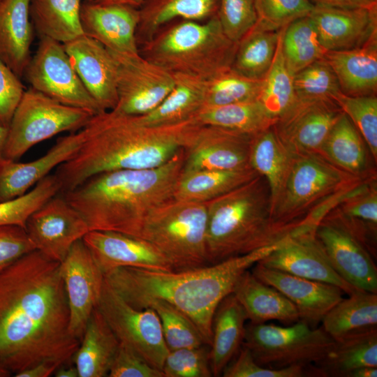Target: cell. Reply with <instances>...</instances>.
I'll use <instances>...</instances> for the list:
<instances>
[{
  "instance_id": "6da1fadb",
  "label": "cell",
  "mask_w": 377,
  "mask_h": 377,
  "mask_svg": "<svg viewBox=\"0 0 377 377\" xmlns=\"http://www.w3.org/2000/svg\"><path fill=\"white\" fill-rule=\"evenodd\" d=\"M69 322L60 263L34 250L0 272V367L71 363L80 341Z\"/></svg>"
},
{
  "instance_id": "7a4b0ae2",
  "label": "cell",
  "mask_w": 377,
  "mask_h": 377,
  "mask_svg": "<svg viewBox=\"0 0 377 377\" xmlns=\"http://www.w3.org/2000/svg\"><path fill=\"white\" fill-rule=\"evenodd\" d=\"M200 124L194 119L175 124L150 126L137 116L107 110L93 115L81 129L77 154L55 169L59 193L89 177L118 170H143L165 163L191 140Z\"/></svg>"
},
{
  "instance_id": "3957f363",
  "label": "cell",
  "mask_w": 377,
  "mask_h": 377,
  "mask_svg": "<svg viewBox=\"0 0 377 377\" xmlns=\"http://www.w3.org/2000/svg\"><path fill=\"white\" fill-rule=\"evenodd\" d=\"M278 243L217 263L179 272L119 267L104 273V280L136 309H145L151 300L171 304L193 321L205 342L210 345L213 316L219 304L232 293L239 276L269 255Z\"/></svg>"
},
{
  "instance_id": "277c9868",
  "label": "cell",
  "mask_w": 377,
  "mask_h": 377,
  "mask_svg": "<svg viewBox=\"0 0 377 377\" xmlns=\"http://www.w3.org/2000/svg\"><path fill=\"white\" fill-rule=\"evenodd\" d=\"M184 160L182 149L161 166L102 172L60 194L83 216L89 231L140 237L147 216L174 198Z\"/></svg>"
},
{
  "instance_id": "5b68a950",
  "label": "cell",
  "mask_w": 377,
  "mask_h": 377,
  "mask_svg": "<svg viewBox=\"0 0 377 377\" xmlns=\"http://www.w3.org/2000/svg\"><path fill=\"white\" fill-rule=\"evenodd\" d=\"M207 209L209 265L276 244L295 230L274 223L269 188L260 175L207 202Z\"/></svg>"
},
{
  "instance_id": "8992f818",
  "label": "cell",
  "mask_w": 377,
  "mask_h": 377,
  "mask_svg": "<svg viewBox=\"0 0 377 377\" xmlns=\"http://www.w3.org/2000/svg\"><path fill=\"white\" fill-rule=\"evenodd\" d=\"M237 45L224 34L216 15L205 22L165 24L139 47V53L172 74L207 80L231 67Z\"/></svg>"
},
{
  "instance_id": "52a82bcc",
  "label": "cell",
  "mask_w": 377,
  "mask_h": 377,
  "mask_svg": "<svg viewBox=\"0 0 377 377\" xmlns=\"http://www.w3.org/2000/svg\"><path fill=\"white\" fill-rule=\"evenodd\" d=\"M207 202L175 198L145 218L142 238L155 246L179 272L209 265L207 253Z\"/></svg>"
},
{
  "instance_id": "ba28073f",
  "label": "cell",
  "mask_w": 377,
  "mask_h": 377,
  "mask_svg": "<svg viewBox=\"0 0 377 377\" xmlns=\"http://www.w3.org/2000/svg\"><path fill=\"white\" fill-rule=\"evenodd\" d=\"M367 179L339 169L318 154L295 155L283 189L272 209V220L280 227L295 228L318 208Z\"/></svg>"
},
{
  "instance_id": "9c48e42d",
  "label": "cell",
  "mask_w": 377,
  "mask_h": 377,
  "mask_svg": "<svg viewBox=\"0 0 377 377\" xmlns=\"http://www.w3.org/2000/svg\"><path fill=\"white\" fill-rule=\"evenodd\" d=\"M93 115L29 87L23 93L7 128L2 157L17 161L34 146L59 133L80 131Z\"/></svg>"
},
{
  "instance_id": "30bf717a",
  "label": "cell",
  "mask_w": 377,
  "mask_h": 377,
  "mask_svg": "<svg viewBox=\"0 0 377 377\" xmlns=\"http://www.w3.org/2000/svg\"><path fill=\"white\" fill-rule=\"evenodd\" d=\"M334 343L321 327L300 320L287 326L249 323L243 342L258 364L272 369L315 364Z\"/></svg>"
},
{
  "instance_id": "8fae6325",
  "label": "cell",
  "mask_w": 377,
  "mask_h": 377,
  "mask_svg": "<svg viewBox=\"0 0 377 377\" xmlns=\"http://www.w3.org/2000/svg\"><path fill=\"white\" fill-rule=\"evenodd\" d=\"M97 308L120 343L153 367L162 369L169 349L159 318L153 309L133 307L105 280Z\"/></svg>"
},
{
  "instance_id": "7c38bea8",
  "label": "cell",
  "mask_w": 377,
  "mask_h": 377,
  "mask_svg": "<svg viewBox=\"0 0 377 377\" xmlns=\"http://www.w3.org/2000/svg\"><path fill=\"white\" fill-rule=\"evenodd\" d=\"M23 77L30 87L60 103L94 115L104 112L84 87L59 42L40 37Z\"/></svg>"
},
{
  "instance_id": "4fadbf2b",
  "label": "cell",
  "mask_w": 377,
  "mask_h": 377,
  "mask_svg": "<svg viewBox=\"0 0 377 377\" xmlns=\"http://www.w3.org/2000/svg\"><path fill=\"white\" fill-rule=\"evenodd\" d=\"M110 52L117 64V105L111 110L144 115L158 106L174 87V75L140 53Z\"/></svg>"
},
{
  "instance_id": "5bb4252c",
  "label": "cell",
  "mask_w": 377,
  "mask_h": 377,
  "mask_svg": "<svg viewBox=\"0 0 377 377\" xmlns=\"http://www.w3.org/2000/svg\"><path fill=\"white\" fill-rule=\"evenodd\" d=\"M316 235L346 281L358 290L377 293L376 257L352 230L327 214L316 226Z\"/></svg>"
},
{
  "instance_id": "9a60e30c",
  "label": "cell",
  "mask_w": 377,
  "mask_h": 377,
  "mask_svg": "<svg viewBox=\"0 0 377 377\" xmlns=\"http://www.w3.org/2000/svg\"><path fill=\"white\" fill-rule=\"evenodd\" d=\"M258 263L295 276L336 286L350 295L359 290L346 281L331 264L316 230L297 228Z\"/></svg>"
},
{
  "instance_id": "2e32d148",
  "label": "cell",
  "mask_w": 377,
  "mask_h": 377,
  "mask_svg": "<svg viewBox=\"0 0 377 377\" xmlns=\"http://www.w3.org/2000/svg\"><path fill=\"white\" fill-rule=\"evenodd\" d=\"M332 99L297 98L273 128L293 155L318 154L330 130L343 114Z\"/></svg>"
},
{
  "instance_id": "e0dca14e",
  "label": "cell",
  "mask_w": 377,
  "mask_h": 377,
  "mask_svg": "<svg viewBox=\"0 0 377 377\" xmlns=\"http://www.w3.org/2000/svg\"><path fill=\"white\" fill-rule=\"evenodd\" d=\"M25 230L36 250L59 263L89 231L83 216L60 193L29 216Z\"/></svg>"
},
{
  "instance_id": "ac0fdd59",
  "label": "cell",
  "mask_w": 377,
  "mask_h": 377,
  "mask_svg": "<svg viewBox=\"0 0 377 377\" xmlns=\"http://www.w3.org/2000/svg\"><path fill=\"white\" fill-rule=\"evenodd\" d=\"M70 313L69 330L81 340L87 322L97 307L104 274L82 239L77 241L60 263Z\"/></svg>"
},
{
  "instance_id": "d6986e66",
  "label": "cell",
  "mask_w": 377,
  "mask_h": 377,
  "mask_svg": "<svg viewBox=\"0 0 377 377\" xmlns=\"http://www.w3.org/2000/svg\"><path fill=\"white\" fill-rule=\"evenodd\" d=\"M253 135L200 124L184 148L182 172L251 168L249 156Z\"/></svg>"
},
{
  "instance_id": "ffe728a7",
  "label": "cell",
  "mask_w": 377,
  "mask_h": 377,
  "mask_svg": "<svg viewBox=\"0 0 377 377\" xmlns=\"http://www.w3.org/2000/svg\"><path fill=\"white\" fill-rule=\"evenodd\" d=\"M309 16L326 52L355 49L377 40V6L343 8L313 5Z\"/></svg>"
},
{
  "instance_id": "44dd1931",
  "label": "cell",
  "mask_w": 377,
  "mask_h": 377,
  "mask_svg": "<svg viewBox=\"0 0 377 377\" xmlns=\"http://www.w3.org/2000/svg\"><path fill=\"white\" fill-rule=\"evenodd\" d=\"M82 240L103 274L119 267L173 271L169 260L142 238L114 231L90 230Z\"/></svg>"
},
{
  "instance_id": "7402d4cb",
  "label": "cell",
  "mask_w": 377,
  "mask_h": 377,
  "mask_svg": "<svg viewBox=\"0 0 377 377\" xmlns=\"http://www.w3.org/2000/svg\"><path fill=\"white\" fill-rule=\"evenodd\" d=\"M63 45L89 94L102 110H113L117 103V64L111 52L86 35Z\"/></svg>"
},
{
  "instance_id": "603a6c76",
  "label": "cell",
  "mask_w": 377,
  "mask_h": 377,
  "mask_svg": "<svg viewBox=\"0 0 377 377\" xmlns=\"http://www.w3.org/2000/svg\"><path fill=\"white\" fill-rule=\"evenodd\" d=\"M251 272L286 297L296 307L300 320L312 327H317L344 294L336 286L271 269L259 263L253 266Z\"/></svg>"
},
{
  "instance_id": "cb8c5ba5",
  "label": "cell",
  "mask_w": 377,
  "mask_h": 377,
  "mask_svg": "<svg viewBox=\"0 0 377 377\" xmlns=\"http://www.w3.org/2000/svg\"><path fill=\"white\" fill-rule=\"evenodd\" d=\"M84 34L112 52L138 54L135 34L138 8L123 4H102L84 1L80 9Z\"/></svg>"
},
{
  "instance_id": "d4e9b609",
  "label": "cell",
  "mask_w": 377,
  "mask_h": 377,
  "mask_svg": "<svg viewBox=\"0 0 377 377\" xmlns=\"http://www.w3.org/2000/svg\"><path fill=\"white\" fill-rule=\"evenodd\" d=\"M84 140L82 130L58 138L42 156L29 162L0 158V202L21 196L50 174L53 169L71 159Z\"/></svg>"
},
{
  "instance_id": "484cf974",
  "label": "cell",
  "mask_w": 377,
  "mask_h": 377,
  "mask_svg": "<svg viewBox=\"0 0 377 377\" xmlns=\"http://www.w3.org/2000/svg\"><path fill=\"white\" fill-rule=\"evenodd\" d=\"M251 323L277 320L291 325L300 320L295 305L281 292L259 280L249 269L237 279L232 293Z\"/></svg>"
},
{
  "instance_id": "4316f807",
  "label": "cell",
  "mask_w": 377,
  "mask_h": 377,
  "mask_svg": "<svg viewBox=\"0 0 377 377\" xmlns=\"http://www.w3.org/2000/svg\"><path fill=\"white\" fill-rule=\"evenodd\" d=\"M30 0H0V59L20 79L31 58Z\"/></svg>"
},
{
  "instance_id": "83f0119b",
  "label": "cell",
  "mask_w": 377,
  "mask_h": 377,
  "mask_svg": "<svg viewBox=\"0 0 377 377\" xmlns=\"http://www.w3.org/2000/svg\"><path fill=\"white\" fill-rule=\"evenodd\" d=\"M324 58L334 72L343 94L376 96L377 40L355 49L327 51Z\"/></svg>"
},
{
  "instance_id": "f1b7e54d",
  "label": "cell",
  "mask_w": 377,
  "mask_h": 377,
  "mask_svg": "<svg viewBox=\"0 0 377 377\" xmlns=\"http://www.w3.org/2000/svg\"><path fill=\"white\" fill-rule=\"evenodd\" d=\"M246 314L232 293L225 297L214 312L212 325L210 367L212 376H220L242 347Z\"/></svg>"
},
{
  "instance_id": "f546056e",
  "label": "cell",
  "mask_w": 377,
  "mask_h": 377,
  "mask_svg": "<svg viewBox=\"0 0 377 377\" xmlns=\"http://www.w3.org/2000/svg\"><path fill=\"white\" fill-rule=\"evenodd\" d=\"M321 327L335 341L377 330V294L357 290L323 317Z\"/></svg>"
},
{
  "instance_id": "4dcf8cb0",
  "label": "cell",
  "mask_w": 377,
  "mask_h": 377,
  "mask_svg": "<svg viewBox=\"0 0 377 377\" xmlns=\"http://www.w3.org/2000/svg\"><path fill=\"white\" fill-rule=\"evenodd\" d=\"M220 0H145L139 7L136 40L139 47L177 19L205 22L217 15Z\"/></svg>"
},
{
  "instance_id": "1f68e13d",
  "label": "cell",
  "mask_w": 377,
  "mask_h": 377,
  "mask_svg": "<svg viewBox=\"0 0 377 377\" xmlns=\"http://www.w3.org/2000/svg\"><path fill=\"white\" fill-rule=\"evenodd\" d=\"M119 342L96 307L73 357L79 377L108 376Z\"/></svg>"
},
{
  "instance_id": "d6a6232c",
  "label": "cell",
  "mask_w": 377,
  "mask_h": 377,
  "mask_svg": "<svg viewBox=\"0 0 377 377\" xmlns=\"http://www.w3.org/2000/svg\"><path fill=\"white\" fill-rule=\"evenodd\" d=\"M367 145L350 119L344 114L337 120L318 154L339 169L360 178L376 176L368 165Z\"/></svg>"
},
{
  "instance_id": "836d02e7",
  "label": "cell",
  "mask_w": 377,
  "mask_h": 377,
  "mask_svg": "<svg viewBox=\"0 0 377 377\" xmlns=\"http://www.w3.org/2000/svg\"><path fill=\"white\" fill-rule=\"evenodd\" d=\"M295 156L279 140L273 126L252 136L249 164L267 183L271 213L283 189Z\"/></svg>"
},
{
  "instance_id": "e575fe53",
  "label": "cell",
  "mask_w": 377,
  "mask_h": 377,
  "mask_svg": "<svg viewBox=\"0 0 377 377\" xmlns=\"http://www.w3.org/2000/svg\"><path fill=\"white\" fill-rule=\"evenodd\" d=\"M175 85L169 94L152 111L137 116L142 124L163 126L194 119L205 106L206 80L198 77L173 74Z\"/></svg>"
},
{
  "instance_id": "d590c367",
  "label": "cell",
  "mask_w": 377,
  "mask_h": 377,
  "mask_svg": "<svg viewBox=\"0 0 377 377\" xmlns=\"http://www.w3.org/2000/svg\"><path fill=\"white\" fill-rule=\"evenodd\" d=\"M327 214L337 218L352 230L376 257V176L363 182Z\"/></svg>"
},
{
  "instance_id": "8d00e7d4",
  "label": "cell",
  "mask_w": 377,
  "mask_h": 377,
  "mask_svg": "<svg viewBox=\"0 0 377 377\" xmlns=\"http://www.w3.org/2000/svg\"><path fill=\"white\" fill-rule=\"evenodd\" d=\"M82 0H30L29 16L34 31L65 44L84 34L80 22Z\"/></svg>"
},
{
  "instance_id": "74e56055",
  "label": "cell",
  "mask_w": 377,
  "mask_h": 377,
  "mask_svg": "<svg viewBox=\"0 0 377 377\" xmlns=\"http://www.w3.org/2000/svg\"><path fill=\"white\" fill-rule=\"evenodd\" d=\"M258 175L252 168L182 172L175 187L174 198L207 202L249 182Z\"/></svg>"
},
{
  "instance_id": "f35d334b",
  "label": "cell",
  "mask_w": 377,
  "mask_h": 377,
  "mask_svg": "<svg viewBox=\"0 0 377 377\" xmlns=\"http://www.w3.org/2000/svg\"><path fill=\"white\" fill-rule=\"evenodd\" d=\"M195 119L201 125L224 128L248 135H255L272 126V117L256 100L219 106H205Z\"/></svg>"
},
{
  "instance_id": "ab89813d",
  "label": "cell",
  "mask_w": 377,
  "mask_h": 377,
  "mask_svg": "<svg viewBox=\"0 0 377 377\" xmlns=\"http://www.w3.org/2000/svg\"><path fill=\"white\" fill-rule=\"evenodd\" d=\"M314 365L323 377H348L357 368L377 367V330L335 341L330 350Z\"/></svg>"
},
{
  "instance_id": "60d3db41",
  "label": "cell",
  "mask_w": 377,
  "mask_h": 377,
  "mask_svg": "<svg viewBox=\"0 0 377 377\" xmlns=\"http://www.w3.org/2000/svg\"><path fill=\"white\" fill-rule=\"evenodd\" d=\"M280 30L267 29L256 22L237 42L231 67L245 77L263 80L274 60Z\"/></svg>"
},
{
  "instance_id": "b9f144b4",
  "label": "cell",
  "mask_w": 377,
  "mask_h": 377,
  "mask_svg": "<svg viewBox=\"0 0 377 377\" xmlns=\"http://www.w3.org/2000/svg\"><path fill=\"white\" fill-rule=\"evenodd\" d=\"M283 29L279 32L274 60L263 80L258 98L266 112L276 119L285 113L296 100L294 74L288 68L282 52Z\"/></svg>"
},
{
  "instance_id": "7bdbcfd3",
  "label": "cell",
  "mask_w": 377,
  "mask_h": 377,
  "mask_svg": "<svg viewBox=\"0 0 377 377\" xmlns=\"http://www.w3.org/2000/svg\"><path fill=\"white\" fill-rule=\"evenodd\" d=\"M282 52L288 68L294 75L324 57L326 51L319 42L309 15L294 20L283 29Z\"/></svg>"
},
{
  "instance_id": "ee69618b",
  "label": "cell",
  "mask_w": 377,
  "mask_h": 377,
  "mask_svg": "<svg viewBox=\"0 0 377 377\" xmlns=\"http://www.w3.org/2000/svg\"><path fill=\"white\" fill-rule=\"evenodd\" d=\"M262 84L263 80L245 77L232 67L225 68L206 80L205 106H219L256 100Z\"/></svg>"
},
{
  "instance_id": "f6af8a7d",
  "label": "cell",
  "mask_w": 377,
  "mask_h": 377,
  "mask_svg": "<svg viewBox=\"0 0 377 377\" xmlns=\"http://www.w3.org/2000/svg\"><path fill=\"white\" fill-rule=\"evenodd\" d=\"M147 307L157 313L169 350L207 344L193 321L171 304L161 300H151L147 303L145 308Z\"/></svg>"
},
{
  "instance_id": "bcb514c9",
  "label": "cell",
  "mask_w": 377,
  "mask_h": 377,
  "mask_svg": "<svg viewBox=\"0 0 377 377\" xmlns=\"http://www.w3.org/2000/svg\"><path fill=\"white\" fill-rule=\"evenodd\" d=\"M60 191L59 179L54 174H50L25 194L0 202V226L17 225L25 228L29 216Z\"/></svg>"
},
{
  "instance_id": "7dc6e473",
  "label": "cell",
  "mask_w": 377,
  "mask_h": 377,
  "mask_svg": "<svg viewBox=\"0 0 377 377\" xmlns=\"http://www.w3.org/2000/svg\"><path fill=\"white\" fill-rule=\"evenodd\" d=\"M333 101L350 119L362 137L375 162L377 160V97L351 96L341 91Z\"/></svg>"
},
{
  "instance_id": "c3c4849f",
  "label": "cell",
  "mask_w": 377,
  "mask_h": 377,
  "mask_svg": "<svg viewBox=\"0 0 377 377\" xmlns=\"http://www.w3.org/2000/svg\"><path fill=\"white\" fill-rule=\"evenodd\" d=\"M293 83L297 98L333 100L341 91L335 73L324 57L296 73Z\"/></svg>"
},
{
  "instance_id": "681fc988",
  "label": "cell",
  "mask_w": 377,
  "mask_h": 377,
  "mask_svg": "<svg viewBox=\"0 0 377 377\" xmlns=\"http://www.w3.org/2000/svg\"><path fill=\"white\" fill-rule=\"evenodd\" d=\"M223 377H323L314 365H295L281 369H272L258 364L249 348L242 347L224 368Z\"/></svg>"
},
{
  "instance_id": "f907efd6",
  "label": "cell",
  "mask_w": 377,
  "mask_h": 377,
  "mask_svg": "<svg viewBox=\"0 0 377 377\" xmlns=\"http://www.w3.org/2000/svg\"><path fill=\"white\" fill-rule=\"evenodd\" d=\"M164 377H210V346L169 350L161 369Z\"/></svg>"
},
{
  "instance_id": "816d5d0a",
  "label": "cell",
  "mask_w": 377,
  "mask_h": 377,
  "mask_svg": "<svg viewBox=\"0 0 377 377\" xmlns=\"http://www.w3.org/2000/svg\"><path fill=\"white\" fill-rule=\"evenodd\" d=\"M257 23L270 30H280L294 20L308 16L313 4L309 0H254Z\"/></svg>"
},
{
  "instance_id": "f5cc1de1",
  "label": "cell",
  "mask_w": 377,
  "mask_h": 377,
  "mask_svg": "<svg viewBox=\"0 0 377 377\" xmlns=\"http://www.w3.org/2000/svg\"><path fill=\"white\" fill-rule=\"evenodd\" d=\"M217 17L224 34L237 43L257 22L254 0H220Z\"/></svg>"
},
{
  "instance_id": "db71d44e",
  "label": "cell",
  "mask_w": 377,
  "mask_h": 377,
  "mask_svg": "<svg viewBox=\"0 0 377 377\" xmlns=\"http://www.w3.org/2000/svg\"><path fill=\"white\" fill-rule=\"evenodd\" d=\"M34 250L24 228L17 225L0 226V272Z\"/></svg>"
},
{
  "instance_id": "11a10c76",
  "label": "cell",
  "mask_w": 377,
  "mask_h": 377,
  "mask_svg": "<svg viewBox=\"0 0 377 377\" xmlns=\"http://www.w3.org/2000/svg\"><path fill=\"white\" fill-rule=\"evenodd\" d=\"M108 376L164 377V375L161 370L153 367L132 350L119 343Z\"/></svg>"
},
{
  "instance_id": "9f6ffc18",
  "label": "cell",
  "mask_w": 377,
  "mask_h": 377,
  "mask_svg": "<svg viewBox=\"0 0 377 377\" xmlns=\"http://www.w3.org/2000/svg\"><path fill=\"white\" fill-rule=\"evenodd\" d=\"M24 91L21 79L0 59V124L3 126L8 128Z\"/></svg>"
},
{
  "instance_id": "6f0895ef",
  "label": "cell",
  "mask_w": 377,
  "mask_h": 377,
  "mask_svg": "<svg viewBox=\"0 0 377 377\" xmlns=\"http://www.w3.org/2000/svg\"><path fill=\"white\" fill-rule=\"evenodd\" d=\"M313 5L343 8H371L377 6V0H309Z\"/></svg>"
},
{
  "instance_id": "680465c9",
  "label": "cell",
  "mask_w": 377,
  "mask_h": 377,
  "mask_svg": "<svg viewBox=\"0 0 377 377\" xmlns=\"http://www.w3.org/2000/svg\"><path fill=\"white\" fill-rule=\"evenodd\" d=\"M61 365L52 362H43L38 363L29 369L22 371L16 374V377H48Z\"/></svg>"
},
{
  "instance_id": "91938a15",
  "label": "cell",
  "mask_w": 377,
  "mask_h": 377,
  "mask_svg": "<svg viewBox=\"0 0 377 377\" xmlns=\"http://www.w3.org/2000/svg\"><path fill=\"white\" fill-rule=\"evenodd\" d=\"M54 374L56 377H79L75 365L71 363L60 366Z\"/></svg>"
},
{
  "instance_id": "94428289",
  "label": "cell",
  "mask_w": 377,
  "mask_h": 377,
  "mask_svg": "<svg viewBox=\"0 0 377 377\" xmlns=\"http://www.w3.org/2000/svg\"><path fill=\"white\" fill-rule=\"evenodd\" d=\"M89 2L102 4H123L131 6L137 8L143 3L145 0H85Z\"/></svg>"
},
{
  "instance_id": "6125c7cd",
  "label": "cell",
  "mask_w": 377,
  "mask_h": 377,
  "mask_svg": "<svg viewBox=\"0 0 377 377\" xmlns=\"http://www.w3.org/2000/svg\"><path fill=\"white\" fill-rule=\"evenodd\" d=\"M377 367H362L351 371L348 377H376Z\"/></svg>"
},
{
  "instance_id": "be15d7a7",
  "label": "cell",
  "mask_w": 377,
  "mask_h": 377,
  "mask_svg": "<svg viewBox=\"0 0 377 377\" xmlns=\"http://www.w3.org/2000/svg\"><path fill=\"white\" fill-rule=\"evenodd\" d=\"M8 128L0 124V158L2 157V152L6 139Z\"/></svg>"
},
{
  "instance_id": "e7e4bbea",
  "label": "cell",
  "mask_w": 377,
  "mask_h": 377,
  "mask_svg": "<svg viewBox=\"0 0 377 377\" xmlns=\"http://www.w3.org/2000/svg\"><path fill=\"white\" fill-rule=\"evenodd\" d=\"M10 373L6 369L0 367V377H8L10 376Z\"/></svg>"
}]
</instances>
